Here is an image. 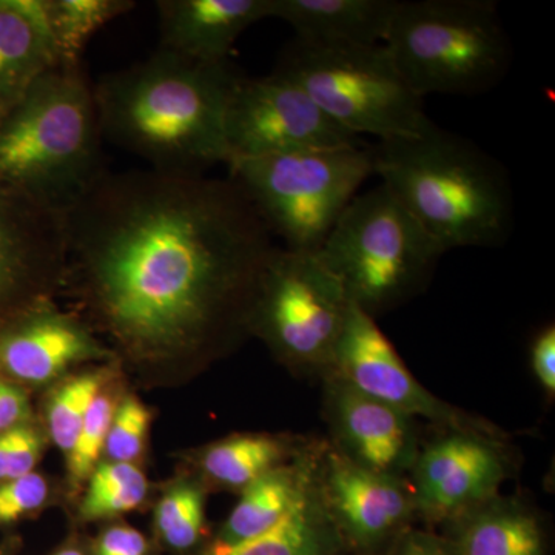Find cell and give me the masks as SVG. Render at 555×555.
Here are the masks:
<instances>
[{
	"label": "cell",
	"instance_id": "1",
	"mask_svg": "<svg viewBox=\"0 0 555 555\" xmlns=\"http://www.w3.org/2000/svg\"><path fill=\"white\" fill-rule=\"evenodd\" d=\"M65 270L134 356L160 358L247 328L275 244L233 179L107 171L64 217Z\"/></svg>",
	"mask_w": 555,
	"mask_h": 555
},
{
	"label": "cell",
	"instance_id": "2",
	"mask_svg": "<svg viewBox=\"0 0 555 555\" xmlns=\"http://www.w3.org/2000/svg\"><path fill=\"white\" fill-rule=\"evenodd\" d=\"M240 73L156 50L93 86L104 141L149 164L150 170L206 175L228 164L224 116Z\"/></svg>",
	"mask_w": 555,
	"mask_h": 555
},
{
	"label": "cell",
	"instance_id": "3",
	"mask_svg": "<svg viewBox=\"0 0 555 555\" xmlns=\"http://www.w3.org/2000/svg\"><path fill=\"white\" fill-rule=\"evenodd\" d=\"M374 175L444 251L500 247L514 232V196L502 164L430 120L415 137L379 141Z\"/></svg>",
	"mask_w": 555,
	"mask_h": 555
},
{
	"label": "cell",
	"instance_id": "4",
	"mask_svg": "<svg viewBox=\"0 0 555 555\" xmlns=\"http://www.w3.org/2000/svg\"><path fill=\"white\" fill-rule=\"evenodd\" d=\"M93 86L82 67H56L0 118V181L65 215L108 169Z\"/></svg>",
	"mask_w": 555,
	"mask_h": 555
},
{
	"label": "cell",
	"instance_id": "5",
	"mask_svg": "<svg viewBox=\"0 0 555 555\" xmlns=\"http://www.w3.org/2000/svg\"><path fill=\"white\" fill-rule=\"evenodd\" d=\"M385 46L422 100L488 93L513 64V43L492 0H398Z\"/></svg>",
	"mask_w": 555,
	"mask_h": 555
},
{
	"label": "cell",
	"instance_id": "6",
	"mask_svg": "<svg viewBox=\"0 0 555 555\" xmlns=\"http://www.w3.org/2000/svg\"><path fill=\"white\" fill-rule=\"evenodd\" d=\"M444 254L379 182L358 193L317 257L341 283L349 301L377 318L425 291Z\"/></svg>",
	"mask_w": 555,
	"mask_h": 555
},
{
	"label": "cell",
	"instance_id": "7",
	"mask_svg": "<svg viewBox=\"0 0 555 555\" xmlns=\"http://www.w3.org/2000/svg\"><path fill=\"white\" fill-rule=\"evenodd\" d=\"M230 179L294 251L317 254L343 211L372 177L374 147L310 149L229 164Z\"/></svg>",
	"mask_w": 555,
	"mask_h": 555
},
{
	"label": "cell",
	"instance_id": "8",
	"mask_svg": "<svg viewBox=\"0 0 555 555\" xmlns=\"http://www.w3.org/2000/svg\"><path fill=\"white\" fill-rule=\"evenodd\" d=\"M272 73L291 80L353 137H415L430 119L385 43L321 46L294 39Z\"/></svg>",
	"mask_w": 555,
	"mask_h": 555
},
{
	"label": "cell",
	"instance_id": "9",
	"mask_svg": "<svg viewBox=\"0 0 555 555\" xmlns=\"http://www.w3.org/2000/svg\"><path fill=\"white\" fill-rule=\"evenodd\" d=\"M352 302L317 254L275 247L259 280L248 331L261 335L291 366L323 377Z\"/></svg>",
	"mask_w": 555,
	"mask_h": 555
},
{
	"label": "cell",
	"instance_id": "10",
	"mask_svg": "<svg viewBox=\"0 0 555 555\" xmlns=\"http://www.w3.org/2000/svg\"><path fill=\"white\" fill-rule=\"evenodd\" d=\"M228 164L310 149L360 145L298 86L275 73L236 76L224 116Z\"/></svg>",
	"mask_w": 555,
	"mask_h": 555
},
{
	"label": "cell",
	"instance_id": "11",
	"mask_svg": "<svg viewBox=\"0 0 555 555\" xmlns=\"http://www.w3.org/2000/svg\"><path fill=\"white\" fill-rule=\"evenodd\" d=\"M502 438L473 430H443L420 448L411 485L416 516L447 525L494 496L511 474Z\"/></svg>",
	"mask_w": 555,
	"mask_h": 555
},
{
	"label": "cell",
	"instance_id": "12",
	"mask_svg": "<svg viewBox=\"0 0 555 555\" xmlns=\"http://www.w3.org/2000/svg\"><path fill=\"white\" fill-rule=\"evenodd\" d=\"M328 372L412 418H425L443 430H473L502 438L495 426L451 406L420 385L377 320L357 306H350Z\"/></svg>",
	"mask_w": 555,
	"mask_h": 555
},
{
	"label": "cell",
	"instance_id": "13",
	"mask_svg": "<svg viewBox=\"0 0 555 555\" xmlns=\"http://www.w3.org/2000/svg\"><path fill=\"white\" fill-rule=\"evenodd\" d=\"M64 275V217L0 181V323L42 301Z\"/></svg>",
	"mask_w": 555,
	"mask_h": 555
},
{
	"label": "cell",
	"instance_id": "14",
	"mask_svg": "<svg viewBox=\"0 0 555 555\" xmlns=\"http://www.w3.org/2000/svg\"><path fill=\"white\" fill-rule=\"evenodd\" d=\"M318 485L346 547L361 553L396 542L416 517L406 478L364 469L328 443L318 454Z\"/></svg>",
	"mask_w": 555,
	"mask_h": 555
},
{
	"label": "cell",
	"instance_id": "15",
	"mask_svg": "<svg viewBox=\"0 0 555 555\" xmlns=\"http://www.w3.org/2000/svg\"><path fill=\"white\" fill-rule=\"evenodd\" d=\"M323 378L328 444L364 469L406 478L422 448L415 418L331 372Z\"/></svg>",
	"mask_w": 555,
	"mask_h": 555
},
{
	"label": "cell",
	"instance_id": "16",
	"mask_svg": "<svg viewBox=\"0 0 555 555\" xmlns=\"http://www.w3.org/2000/svg\"><path fill=\"white\" fill-rule=\"evenodd\" d=\"M43 302L0 323V377L11 383L43 385L75 364L107 356L89 328Z\"/></svg>",
	"mask_w": 555,
	"mask_h": 555
},
{
	"label": "cell",
	"instance_id": "17",
	"mask_svg": "<svg viewBox=\"0 0 555 555\" xmlns=\"http://www.w3.org/2000/svg\"><path fill=\"white\" fill-rule=\"evenodd\" d=\"M159 50L204 64H225L236 40L270 20V0H159Z\"/></svg>",
	"mask_w": 555,
	"mask_h": 555
},
{
	"label": "cell",
	"instance_id": "18",
	"mask_svg": "<svg viewBox=\"0 0 555 555\" xmlns=\"http://www.w3.org/2000/svg\"><path fill=\"white\" fill-rule=\"evenodd\" d=\"M397 5L398 0H270V20L286 22L302 42L379 46Z\"/></svg>",
	"mask_w": 555,
	"mask_h": 555
},
{
	"label": "cell",
	"instance_id": "19",
	"mask_svg": "<svg viewBox=\"0 0 555 555\" xmlns=\"http://www.w3.org/2000/svg\"><path fill=\"white\" fill-rule=\"evenodd\" d=\"M56 67L43 0H0V118Z\"/></svg>",
	"mask_w": 555,
	"mask_h": 555
},
{
	"label": "cell",
	"instance_id": "20",
	"mask_svg": "<svg viewBox=\"0 0 555 555\" xmlns=\"http://www.w3.org/2000/svg\"><path fill=\"white\" fill-rule=\"evenodd\" d=\"M456 555H546L543 526L524 500L496 495L447 524Z\"/></svg>",
	"mask_w": 555,
	"mask_h": 555
},
{
	"label": "cell",
	"instance_id": "21",
	"mask_svg": "<svg viewBox=\"0 0 555 555\" xmlns=\"http://www.w3.org/2000/svg\"><path fill=\"white\" fill-rule=\"evenodd\" d=\"M320 447L315 443L306 448L297 459L241 491L238 505L233 507L214 542L236 545L268 531L286 516L315 480Z\"/></svg>",
	"mask_w": 555,
	"mask_h": 555
},
{
	"label": "cell",
	"instance_id": "22",
	"mask_svg": "<svg viewBox=\"0 0 555 555\" xmlns=\"http://www.w3.org/2000/svg\"><path fill=\"white\" fill-rule=\"evenodd\" d=\"M346 545L315 480L297 505L261 534L236 543L211 542L199 555H343Z\"/></svg>",
	"mask_w": 555,
	"mask_h": 555
},
{
	"label": "cell",
	"instance_id": "23",
	"mask_svg": "<svg viewBox=\"0 0 555 555\" xmlns=\"http://www.w3.org/2000/svg\"><path fill=\"white\" fill-rule=\"evenodd\" d=\"M305 449L287 438L243 434L204 449L199 466L214 483L244 491L259 477L297 459Z\"/></svg>",
	"mask_w": 555,
	"mask_h": 555
},
{
	"label": "cell",
	"instance_id": "24",
	"mask_svg": "<svg viewBox=\"0 0 555 555\" xmlns=\"http://www.w3.org/2000/svg\"><path fill=\"white\" fill-rule=\"evenodd\" d=\"M134 7L131 0H43L57 67H82L90 39Z\"/></svg>",
	"mask_w": 555,
	"mask_h": 555
},
{
	"label": "cell",
	"instance_id": "25",
	"mask_svg": "<svg viewBox=\"0 0 555 555\" xmlns=\"http://www.w3.org/2000/svg\"><path fill=\"white\" fill-rule=\"evenodd\" d=\"M147 494V478L137 465L105 462L89 478L80 514L87 520L118 517L138 509Z\"/></svg>",
	"mask_w": 555,
	"mask_h": 555
},
{
	"label": "cell",
	"instance_id": "26",
	"mask_svg": "<svg viewBox=\"0 0 555 555\" xmlns=\"http://www.w3.org/2000/svg\"><path fill=\"white\" fill-rule=\"evenodd\" d=\"M159 539L170 550H192L206 529V496L193 481H179L164 494L155 511Z\"/></svg>",
	"mask_w": 555,
	"mask_h": 555
},
{
	"label": "cell",
	"instance_id": "27",
	"mask_svg": "<svg viewBox=\"0 0 555 555\" xmlns=\"http://www.w3.org/2000/svg\"><path fill=\"white\" fill-rule=\"evenodd\" d=\"M102 377L104 375L98 372L80 374L65 382L51 397L47 408L49 434L54 444L67 456L91 403L101 392Z\"/></svg>",
	"mask_w": 555,
	"mask_h": 555
},
{
	"label": "cell",
	"instance_id": "28",
	"mask_svg": "<svg viewBox=\"0 0 555 555\" xmlns=\"http://www.w3.org/2000/svg\"><path fill=\"white\" fill-rule=\"evenodd\" d=\"M116 408L118 403L102 390L91 403L75 444L67 456L68 473L73 483L79 486L89 480L93 470L100 465Z\"/></svg>",
	"mask_w": 555,
	"mask_h": 555
},
{
	"label": "cell",
	"instance_id": "29",
	"mask_svg": "<svg viewBox=\"0 0 555 555\" xmlns=\"http://www.w3.org/2000/svg\"><path fill=\"white\" fill-rule=\"evenodd\" d=\"M152 414L138 398L126 397L113 415L105 455L108 462L133 463L144 454Z\"/></svg>",
	"mask_w": 555,
	"mask_h": 555
},
{
	"label": "cell",
	"instance_id": "30",
	"mask_svg": "<svg viewBox=\"0 0 555 555\" xmlns=\"http://www.w3.org/2000/svg\"><path fill=\"white\" fill-rule=\"evenodd\" d=\"M43 451V437L30 423L0 436V483L35 473Z\"/></svg>",
	"mask_w": 555,
	"mask_h": 555
},
{
	"label": "cell",
	"instance_id": "31",
	"mask_svg": "<svg viewBox=\"0 0 555 555\" xmlns=\"http://www.w3.org/2000/svg\"><path fill=\"white\" fill-rule=\"evenodd\" d=\"M49 494V483L39 473L0 483V525L16 524L38 513Z\"/></svg>",
	"mask_w": 555,
	"mask_h": 555
},
{
	"label": "cell",
	"instance_id": "32",
	"mask_svg": "<svg viewBox=\"0 0 555 555\" xmlns=\"http://www.w3.org/2000/svg\"><path fill=\"white\" fill-rule=\"evenodd\" d=\"M531 369L537 382L545 390L547 397L555 396V327L554 324L543 327L532 339L529 350Z\"/></svg>",
	"mask_w": 555,
	"mask_h": 555
},
{
	"label": "cell",
	"instance_id": "33",
	"mask_svg": "<svg viewBox=\"0 0 555 555\" xmlns=\"http://www.w3.org/2000/svg\"><path fill=\"white\" fill-rule=\"evenodd\" d=\"M93 555H149L147 539L129 525H115L98 537Z\"/></svg>",
	"mask_w": 555,
	"mask_h": 555
},
{
	"label": "cell",
	"instance_id": "34",
	"mask_svg": "<svg viewBox=\"0 0 555 555\" xmlns=\"http://www.w3.org/2000/svg\"><path fill=\"white\" fill-rule=\"evenodd\" d=\"M390 555H456L443 537L409 528L392 543Z\"/></svg>",
	"mask_w": 555,
	"mask_h": 555
},
{
	"label": "cell",
	"instance_id": "35",
	"mask_svg": "<svg viewBox=\"0 0 555 555\" xmlns=\"http://www.w3.org/2000/svg\"><path fill=\"white\" fill-rule=\"evenodd\" d=\"M30 404L20 387L0 377V436L13 427L28 423Z\"/></svg>",
	"mask_w": 555,
	"mask_h": 555
},
{
	"label": "cell",
	"instance_id": "36",
	"mask_svg": "<svg viewBox=\"0 0 555 555\" xmlns=\"http://www.w3.org/2000/svg\"><path fill=\"white\" fill-rule=\"evenodd\" d=\"M54 555H86V554H83V551L79 550L78 546H67V547H62V550L57 551V553Z\"/></svg>",
	"mask_w": 555,
	"mask_h": 555
}]
</instances>
